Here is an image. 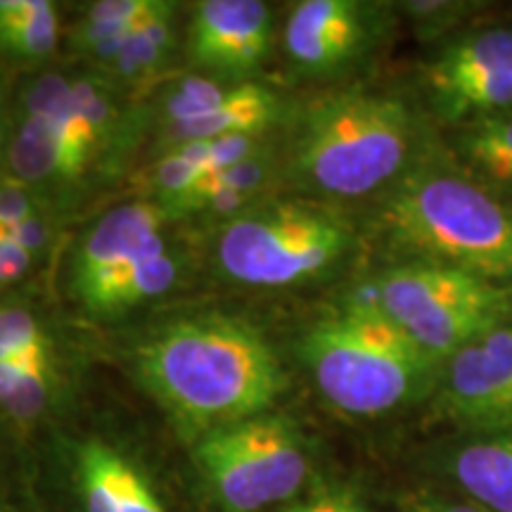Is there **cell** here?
Returning a JSON list of instances; mask_svg holds the SVG:
<instances>
[{
  "label": "cell",
  "instance_id": "obj_30",
  "mask_svg": "<svg viewBox=\"0 0 512 512\" xmlns=\"http://www.w3.org/2000/svg\"><path fill=\"white\" fill-rule=\"evenodd\" d=\"M10 238V228H0V247H3V242Z\"/></svg>",
  "mask_w": 512,
  "mask_h": 512
},
{
  "label": "cell",
  "instance_id": "obj_14",
  "mask_svg": "<svg viewBox=\"0 0 512 512\" xmlns=\"http://www.w3.org/2000/svg\"><path fill=\"white\" fill-rule=\"evenodd\" d=\"M283 117L285 100L271 88L252 81L230 83L200 117L166 126L164 140L169 150H174L188 143H209L230 136H268Z\"/></svg>",
  "mask_w": 512,
  "mask_h": 512
},
{
  "label": "cell",
  "instance_id": "obj_26",
  "mask_svg": "<svg viewBox=\"0 0 512 512\" xmlns=\"http://www.w3.org/2000/svg\"><path fill=\"white\" fill-rule=\"evenodd\" d=\"M38 214H41L38 192L17 181L0 185V228L12 230Z\"/></svg>",
  "mask_w": 512,
  "mask_h": 512
},
{
  "label": "cell",
  "instance_id": "obj_1",
  "mask_svg": "<svg viewBox=\"0 0 512 512\" xmlns=\"http://www.w3.org/2000/svg\"><path fill=\"white\" fill-rule=\"evenodd\" d=\"M131 368L192 444L266 413L287 389L268 339L245 320L219 313L162 325L133 349Z\"/></svg>",
  "mask_w": 512,
  "mask_h": 512
},
{
  "label": "cell",
  "instance_id": "obj_11",
  "mask_svg": "<svg viewBox=\"0 0 512 512\" xmlns=\"http://www.w3.org/2000/svg\"><path fill=\"white\" fill-rule=\"evenodd\" d=\"M271 41L273 12L261 0H204L192 10L188 57L209 79L242 83L266 60Z\"/></svg>",
  "mask_w": 512,
  "mask_h": 512
},
{
  "label": "cell",
  "instance_id": "obj_16",
  "mask_svg": "<svg viewBox=\"0 0 512 512\" xmlns=\"http://www.w3.org/2000/svg\"><path fill=\"white\" fill-rule=\"evenodd\" d=\"M183 275V259L166 242V235L145 254L131 261L117 278L110 280L81 302L88 316L112 318L138 306L162 299L174 290Z\"/></svg>",
  "mask_w": 512,
  "mask_h": 512
},
{
  "label": "cell",
  "instance_id": "obj_5",
  "mask_svg": "<svg viewBox=\"0 0 512 512\" xmlns=\"http://www.w3.org/2000/svg\"><path fill=\"white\" fill-rule=\"evenodd\" d=\"M354 245L337 211L313 202H261L226 221L214 261L223 278L247 287H292L332 271Z\"/></svg>",
  "mask_w": 512,
  "mask_h": 512
},
{
  "label": "cell",
  "instance_id": "obj_17",
  "mask_svg": "<svg viewBox=\"0 0 512 512\" xmlns=\"http://www.w3.org/2000/svg\"><path fill=\"white\" fill-rule=\"evenodd\" d=\"M448 470L470 501L489 512H512V432L465 441Z\"/></svg>",
  "mask_w": 512,
  "mask_h": 512
},
{
  "label": "cell",
  "instance_id": "obj_4",
  "mask_svg": "<svg viewBox=\"0 0 512 512\" xmlns=\"http://www.w3.org/2000/svg\"><path fill=\"white\" fill-rule=\"evenodd\" d=\"M299 356L320 396L354 418H377L420 399L444 366L356 299L316 320L299 342Z\"/></svg>",
  "mask_w": 512,
  "mask_h": 512
},
{
  "label": "cell",
  "instance_id": "obj_2",
  "mask_svg": "<svg viewBox=\"0 0 512 512\" xmlns=\"http://www.w3.org/2000/svg\"><path fill=\"white\" fill-rule=\"evenodd\" d=\"M418 114L394 93L349 88L306 102L292 121L285 171L294 188L330 200H361L411 174Z\"/></svg>",
  "mask_w": 512,
  "mask_h": 512
},
{
  "label": "cell",
  "instance_id": "obj_21",
  "mask_svg": "<svg viewBox=\"0 0 512 512\" xmlns=\"http://www.w3.org/2000/svg\"><path fill=\"white\" fill-rule=\"evenodd\" d=\"M76 107L95 140L100 157H112L126 140V112L121 110L114 83L98 72L72 81Z\"/></svg>",
  "mask_w": 512,
  "mask_h": 512
},
{
  "label": "cell",
  "instance_id": "obj_6",
  "mask_svg": "<svg viewBox=\"0 0 512 512\" xmlns=\"http://www.w3.org/2000/svg\"><path fill=\"white\" fill-rule=\"evenodd\" d=\"M356 302L380 311L441 363L465 344L510 323L512 311L505 285L422 261L387 268Z\"/></svg>",
  "mask_w": 512,
  "mask_h": 512
},
{
  "label": "cell",
  "instance_id": "obj_9",
  "mask_svg": "<svg viewBox=\"0 0 512 512\" xmlns=\"http://www.w3.org/2000/svg\"><path fill=\"white\" fill-rule=\"evenodd\" d=\"M384 31V5L361 0H302L285 22L290 67L304 79H337L373 53Z\"/></svg>",
  "mask_w": 512,
  "mask_h": 512
},
{
  "label": "cell",
  "instance_id": "obj_15",
  "mask_svg": "<svg viewBox=\"0 0 512 512\" xmlns=\"http://www.w3.org/2000/svg\"><path fill=\"white\" fill-rule=\"evenodd\" d=\"M76 477L86 512H166L143 472L100 439L79 446Z\"/></svg>",
  "mask_w": 512,
  "mask_h": 512
},
{
  "label": "cell",
  "instance_id": "obj_3",
  "mask_svg": "<svg viewBox=\"0 0 512 512\" xmlns=\"http://www.w3.org/2000/svg\"><path fill=\"white\" fill-rule=\"evenodd\" d=\"M377 226L408 261L512 283V204L465 171H411L387 192Z\"/></svg>",
  "mask_w": 512,
  "mask_h": 512
},
{
  "label": "cell",
  "instance_id": "obj_8",
  "mask_svg": "<svg viewBox=\"0 0 512 512\" xmlns=\"http://www.w3.org/2000/svg\"><path fill=\"white\" fill-rule=\"evenodd\" d=\"M434 114L451 126L512 112V27L465 31L446 43L427 67Z\"/></svg>",
  "mask_w": 512,
  "mask_h": 512
},
{
  "label": "cell",
  "instance_id": "obj_13",
  "mask_svg": "<svg viewBox=\"0 0 512 512\" xmlns=\"http://www.w3.org/2000/svg\"><path fill=\"white\" fill-rule=\"evenodd\" d=\"M12 176L34 192L69 190L98 162L95 152L67 128L22 114L8 140Z\"/></svg>",
  "mask_w": 512,
  "mask_h": 512
},
{
  "label": "cell",
  "instance_id": "obj_10",
  "mask_svg": "<svg viewBox=\"0 0 512 512\" xmlns=\"http://www.w3.org/2000/svg\"><path fill=\"white\" fill-rule=\"evenodd\" d=\"M441 399L451 418L477 434L512 432V323L446 358Z\"/></svg>",
  "mask_w": 512,
  "mask_h": 512
},
{
  "label": "cell",
  "instance_id": "obj_7",
  "mask_svg": "<svg viewBox=\"0 0 512 512\" xmlns=\"http://www.w3.org/2000/svg\"><path fill=\"white\" fill-rule=\"evenodd\" d=\"M192 456L223 512H261L292 501L311 475L297 425L271 413L204 434Z\"/></svg>",
  "mask_w": 512,
  "mask_h": 512
},
{
  "label": "cell",
  "instance_id": "obj_29",
  "mask_svg": "<svg viewBox=\"0 0 512 512\" xmlns=\"http://www.w3.org/2000/svg\"><path fill=\"white\" fill-rule=\"evenodd\" d=\"M8 155V138H5V126H3V107H0V162Z\"/></svg>",
  "mask_w": 512,
  "mask_h": 512
},
{
  "label": "cell",
  "instance_id": "obj_12",
  "mask_svg": "<svg viewBox=\"0 0 512 512\" xmlns=\"http://www.w3.org/2000/svg\"><path fill=\"white\" fill-rule=\"evenodd\" d=\"M171 219L176 216L155 200L126 202L107 211L74 252L72 292L79 304L162 240Z\"/></svg>",
  "mask_w": 512,
  "mask_h": 512
},
{
  "label": "cell",
  "instance_id": "obj_18",
  "mask_svg": "<svg viewBox=\"0 0 512 512\" xmlns=\"http://www.w3.org/2000/svg\"><path fill=\"white\" fill-rule=\"evenodd\" d=\"M176 50V5L159 0L155 12L126 38L124 48L98 67L110 83H145L162 72Z\"/></svg>",
  "mask_w": 512,
  "mask_h": 512
},
{
  "label": "cell",
  "instance_id": "obj_28",
  "mask_svg": "<svg viewBox=\"0 0 512 512\" xmlns=\"http://www.w3.org/2000/svg\"><path fill=\"white\" fill-rule=\"evenodd\" d=\"M403 512H489L484 510L482 505H477L475 501H451V498H441V496H422L415 498L403 508Z\"/></svg>",
  "mask_w": 512,
  "mask_h": 512
},
{
  "label": "cell",
  "instance_id": "obj_27",
  "mask_svg": "<svg viewBox=\"0 0 512 512\" xmlns=\"http://www.w3.org/2000/svg\"><path fill=\"white\" fill-rule=\"evenodd\" d=\"M36 254L24 249L19 242L8 238L0 247V287H8L17 280H22L34 264Z\"/></svg>",
  "mask_w": 512,
  "mask_h": 512
},
{
  "label": "cell",
  "instance_id": "obj_20",
  "mask_svg": "<svg viewBox=\"0 0 512 512\" xmlns=\"http://www.w3.org/2000/svg\"><path fill=\"white\" fill-rule=\"evenodd\" d=\"M458 152L465 174L494 192H512V112L491 117L458 131Z\"/></svg>",
  "mask_w": 512,
  "mask_h": 512
},
{
  "label": "cell",
  "instance_id": "obj_24",
  "mask_svg": "<svg viewBox=\"0 0 512 512\" xmlns=\"http://www.w3.org/2000/svg\"><path fill=\"white\" fill-rule=\"evenodd\" d=\"M283 512H370V508L356 486L332 482L316 486Z\"/></svg>",
  "mask_w": 512,
  "mask_h": 512
},
{
  "label": "cell",
  "instance_id": "obj_19",
  "mask_svg": "<svg viewBox=\"0 0 512 512\" xmlns=\"http://www.w3.org/2000/svg\"><path fill=\"white\" fill-rule=\"evenodd\" d=\"M159 0H100L81 12L74 24L72 46L95 67L110 62L124 48L126 38L157 8Z\"/></svg>",
  "mask_w": 512,
  "mask_h": 512
},
{
  "label": "cell",
  "instance_id": "obj_22",
  "mask_svg": "<svg viewBox=\"0 0 512 512\" xmlns=\"http://www.w3.org/2000/svg\"><path fill=\"white\" fill-rule=\"evenodd\" d=\"M60 41V15L48 0L34 15L0 22V53L19 57V60H43L53 55Z\"/></svg>",
  "mask_w": 512,
  "mask_h": 512
},
{
  "label": "cell",
  "instance_id": "obj_23",
  "mask_svg": "<svg viewBox=\"0 0 512 512\" xmlns=\"http://www.w3.org/2000/svg\"><path fill=\"white\" fill-rule=\"evenodd\" d=\"M53 349V337L24 306H0V361Z\"/></svg>",
  "mask_w": 512,
  "mask_h": 512
},
{
  "label": "cell",
  "instance_id": "obj_25",
  "mask_svg": "<svg viewBox=\"0 0 512 512\" xmlns=\"http://www.w3.org/2000/svg\"><path fill=\"white\" fill-rule=\"evenodd\" d=\"M403 12L413 19L415 29L425 36H439L453 29L460 19L475 10L472 3H403Z\"/></svg>",
  "mask_w": 512,
  "mask_h": 512
}]
</instances>
